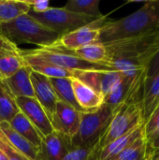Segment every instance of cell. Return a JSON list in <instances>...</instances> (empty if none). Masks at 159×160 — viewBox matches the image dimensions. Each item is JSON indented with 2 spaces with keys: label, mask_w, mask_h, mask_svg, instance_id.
I'll list each match as a JSON object with an SVG mask.
<instances>
[{
  "label": "cell",
  "mask_w": 159,
  "mask_h": 160,
  "mask_svg": "<svg viewBox=\"0 0 159 160\" xmlns=\"http://www.w3.org/2000/svg\"><path fill=\"white\" fill-rule=\"evenodd\" d=\"M107 68L119 71L132 81L145 82L147 68L159 50V30L104 44Z\"/></svg>",
  "instance_id": "obj_1"
},
{
  "label": "cell",
  "mask_w": 159,
  "mask_h": 160,
  "mask_svg": "<svg viewBox=\"0 0 159 160\" xmlns=\"http://www.w3.org/2000/svg\"><path fill=\"white\" fill-rule=\"evenodd\" d=\"M103 44L159 30V0L147 1L140 9L115 21H105L100 26Z\"/></svg>",
  "instance_id": "obj_2"
},
{
  "label": "cell",
  "mask_w": 159,
  "mask_h": 160,
  "mask_svg": "<svg viewBox=\"0 0 159 160\" xmlns=\"http://www.w3.org/2000/svg\"><path fill=\"white\" fill-rule=\"evenodd\" d=\"M0 33L17 46L34 44L37 48L54 43L59 35L44 26L29 13L22 15L10 22L1 23Z\"/></svg>",
  "instance_id": "obj_3"
},
{
  "label": "cell",
  "mask_w": 159,
  "mask_h": 160,
  "mask_svg": "<svg viewBox=\"0 0 159 160\" xmlns=\"http://www.w3.org/2000/svg\"><path fill=\"white\" fill-rule=\"evenodd\" d=\"M116 107L105 104L94 112H82L77 133L71 140L73 148H90L97 145L108 128Z\"/></svg>",
  "instance_id": "obj_4"
},
{
  "label": "cell",
  "mask_w": 159,
  "mask_h": 160,
  "mask_svg": "<svg viewBox=\"0 0 159 160\" xmlns=\"http://www.w3.org/2000/svg\"><path fill=\"white\" fill-rule=\"evenodd\" d=\"M143 126L142 100L127 101L116 107L112 119L97 143L98 150L111 142Z\"/></svg>",
  "instance_id": "obj_5"
},
{
  "label": "cell",
  "mask_w": 159,
  "mask_h": 160,
  "mask_svg": "<svg viewBox=\"0 0 159 160\" xmlns=\"http://www.w3.org/2000/svg\"><path fill=\"white\" fill-rule=\"evenodd\" d=\"M29 14L37 20L47 28L55 32L59 36H63L78 28L89 25L102 19H97L89 16L80 15L67 10L64 8H50L42 13H34L29 11ZM105 17V16H104Z\"/></svg>",
  "instance_id": "obj_6"
},
{
  "label": "cell",
  "mask_w": 159,
  "mask_h": 160,
  "mask_svg": "<svg viewBox=\"0 0 159 160\" xmlns=\"http://www.w3.org/2000/svg\"><path fill=\"white\" fill-rule=\"evenodd\" d=\"M30 52L35 55L50 62L52 65H55L65 69H68L70 71L104 68L80 59L75 54H73L72 52L66 51L63 48L57 46L55 43H52L46 47L31 49Z\"/></svg>",
  "instance_id": "obj_7"
},
{
  "label": "cell",
  "mask_w": 159,
  "mask_h": 160,
  "mask_svg": "<svg viewBox=\"0 0 159 160\" xmlns=\"http://www.w3.org/2000/svg\"><path fill=\"white\" fill-rule=\"evenodd\" d=\"M73 78H76L105 98L123 79V75L114 69L95 68L84 70H73Z\"/></svg>",
  "instance_id": "obj_8"
},
{
  "label": "cell",
  "mask_w": 159,
  "mask_h": 160,
  "mask_svg": "<svg viewBox=\"0 0 159 160\" xmlns=\"http://www.w3.org/2000/svg\"><path fill=\"white\" fill-rule=\"evenodd\" d=\"M106 18L107 16L95 22L92 24L78 28L67 34L60 36L54 43L66 51L73 52L86 45L100 42L99 26L106 21Z\"/></svg>",
  "instance_id": "obj_9"
},
{
  "label": "cell",
  "mask_w": 159,
  "mask_h": 160,
  "mask_svg": "<svg viewBox=\"0 0 159 160\" xmlns=\"http://www.w3.org/2000/svg\"><path fill=\"white\" fill-rule=\"evenodd\" d=\"M81 116V112L58 100L51 119L53 131H56L72 140L78 131Z\"/></svg>",
  "instance_id": "obj_10"
},
{
  "label": "cell",
  "mask_w": 159,
  "mask_h": 160,
  "mask_svg": "<svg viewBox=\"0 0 159 160\" xmlns=\"http://www.w3.org/2000/svg\"><path fill=\"white\" fill-rule=\"evenodd\" d=\"M16 102L20 112L34 125L43 138L53 131L51 120L35 98H18Z\"/></svg>",
  "instance_id": "obj_11"
},
{
  "label": "cell",
  "mask_w": 159,
  "mask_h": 160,
  "mask_svg": "<svg viewBox=\"0 0 159 160\" xmlns=\"http://www.w3.org/2000/svg\"><path fill=\"white\" fill-rule=\"evenodd\" d=\"M72 149L71 140L56 131L42 138L37 150V160H61Z\"/></svg>",
  "instance_id": "obj_12"
},
{
  "label": "cell",
  "mask_w": 159,
  "mask_h": 160,
  "mask_svg": "<svg viewBox=\"0 0 159 160\" xmlns=\"http://www.w3.org/2000/svg\"><path fill=\"white\" fill-rule=\"evenodd\" d=\"M30 78L34 89L35 98L44 109L46 114L51 120L54 112L58 98L51 83L50 78L41 75L39 73L34 72L32 70H31Z\"/></svg>",
  "instance_id": "obj_13"
},
{
  "label": "cell",
  "mask_w": 159,
  "mask_h": 160,
  "mask_svg": "<svg viewBox=\"0 0 159 160\" xmlns=\"http://www.w3.org/2000/svg\"><path fill=\"white\" fill-rule=\"evenodd\" d=\"M24 66L21 49L0 34V75L7 79Z\"/></svg>",
  "instance_id": "obj_14"
},
{
  "label": "cell",
  "mask_w": 159,
  "mask_h": 160,
  "mask_svg": "<svg viewBox=\"0 0 159 160\" xmlns=\"http://www.w3.org/2000/svg\"><path fill=\"white\" fill-rule=\"evenodd\" d=\"M21 56L25 66L32 71L44 75L48 78H71L73 77L72 71L59 68L50 62L35 55L30 50H22Z\"/></svg>",
  "instance_id": "obj_15"
},
{
  "label": "cell",
  "mask_w": 159,
  "mask_h": 160,
  "mask_svg": "<svg viewBox=\"0 0 159 160\" xmlns=\"http://www.w3.org/2000/svg\"><path fill=\"white\" fill-rule=\"evenodd\" d=\"M71 81L76 101L82 112H97L104 105V98L96 90L76 78L72 77Z\"/></svg>",
  "instance_id": "obj_16"
},
{
  "label": "cell",
  "mask_w": 159,
  "mask_h": 160,
  "mask_svg": "<svg viewBox=\"0 0 159 160\" xmlns=\"http://www.w3.org/2000/svg\"><path fill=\"white\" fill-rule=\"evenodd\" d=\"M144 135L143 126L111 142L98 150L96 160H115L126 149Z\"/></svg>",
  "instance_id": "obj_17"
},
{
  "label": "cell",
  "mask_w": 159,
  "mask_h": 160,
  "mask_svg": "<svg viewBox=\"0 0 159 160\" xmlns=\"http://www.w3.org/2000/svg\"><path fill=\"white\" fill-rule=\"evenodd\" d=\"M30 74L31 69L24 65L10 77L3 79L4 83L15 98H35Z\"/></svg>",
  "instance_id": "obj_18"
},
{
  "label": "cell",
  "mask_w": 159,
  "mask_h": 160,
  "mask_svg": "<svg viewBox=\"0 0 159 160\" xmlns=\"http://www.w3.org/2000/svg\"><path fill=\"white\" fill-rule=\"evenodd\" d=\"M0 132L8 143L29 160H37V148L15 131L7 122H0Z\"/></svg>",
  "instance_id": "obj_19"
},
{
  "label": "cell",
  "mask_w": 159,
  "mask_h": 160,
  "mask_svg": "<svg viewBox=\"0 0 159 160\" xmlns=\"http://www.w3.org/2000/svg\"><path fill=\"white\" fill-rule=\"evenodd\" d=\"M142 107L144 124L159 107V74L154 78L145 79Z\"/></svg>",
  "instance_id": "obj_20"
},
{
  "label": "cell",
  "mask_w": 159,
  "mask_h": 160,
  "mask_svg": "<svg viewBox=\"0 0 159 160\" xmlns=\"http://www.w3.org/2000/svg\"><path fill=\"white\" fill-rule=\"evenodd\" d=\"M72 52L77 57L87 63L107 68V63L109 58L108 52L105 45L101 42H96L86 45L84 47L73 51Z\"/></svg>",
  "instance_id": "obj_21"
},
{
  "label": "cell",
  "mask_w": 159,
  "mask_h": 160,
  "mask_svg": "<svg viewBox=\"0 0 159 160\" xmlns=\"http://www.w3.org/2000/svg\"><path fill=\"white\" fill-rule=\"evenodd\" d=\"M8 124L15 131L38 149L43 137L23 113L19 112Z\"/></svg>",
  "instance_id": "obj_22"
},
{
  "label": "cell",
  "mask_w": 159,
  "mask_h": 160,
  "mask_svg": "<svg viewBox=\"0 0 159 160\" xmlns=\"http://www.w3.org/2000/svg\"><path fill=\"white\" fill-rule=\"evenodd\" d=\"M71 78H50V81L59 101H62L82 112L75 98Z\"/></svg>",
  "instance_id": "obj_23"
},
{
  "label": "cell",
  "mask_w": 159,
  "mask_h": 160,
  "mask_svg": "<svg viewBox=\"0 0 159 160\" xmlns=\"http://www.w3.org/2000/svg\"><path fill=\"white\" fill-rule=\"evenodd\" d=\"M30 6L27 0H0V23L10 22L28 14Z\"/></svg>",
  "instance_id": "obj_24"
},
{
  "label": "cell",
  "mask_w": 159,
  "mask_h": 160,
  "mask_svg": "<svg viewBox=\"0 0 159 160\" xmlns=\"http://www.w3.org/2000/svg\"><path fill=\"white\" fill-rule=\"evenodd\" d=\"M20 112L16 98L7 89L3 80L0 81V122L9 123Z\"/></svg>",
  "instance_id": "obj_25"
},
{
  "label": "cell",
  "mask_w": 159,
  "mask_h": 160,
  "mask_svg": "<svg viewBox=\"0 0 159 160\" xmlns=\"http://www.w3.org/2000/svg\"><path fill=\"white\" fill-rule=\"evenodd\" d=\"M99 0H70L63 8L76 14L100 19L105 15L99 10Z\"/></svg>",
  "instance_id": "obj_26"
},
{
  "label": "cell",
  "mask_w": 159,
  "mask_h": 160,
  "mask_svg": "<svg viewBox=\"0 0 159 160\" xmlns=\"http://www.w3.org/2000/svg\"><path fill=\"white\" fill-rule=\"evenodd\" d=\"M149 145L144 135L126 149L115 160H148Z\"/></svg>",
  "instance_id": "obj_27"
},
{
  "label": "cell",
  "mask_w": 159,
  "mask_h": 160,
  "mask_svg": "<svg viewBox=\"0 0 159 160\" xmlns=\"http://www.w3.org/2000/svg\"><path fill=\"white\" fill-rule=\"evenodd\" d=\"M143 132L148 144L159 135V107L143 124Z\"/></svg>",
  "instance_id": "obj_28"
},
{
  "label": "cell",
  "mask_w": 159,
  "mask_h": 160,
  "mask_svg": "<svg viewBox=\"0 0 159 160\" xmlns=\"http://www.w3.org/2000/svg\"><path fill=\"white\" fill-rule=\"evenodd\" d=\"M97 152V145L90 148H74L61 160H96Z\"/></svg>",
  "instance_id": "obj_29"
},
{
  "label": "cell",
  "mask_w": 159,
  "mask_h": 160,
  "mask_svg": "<svg viewBox=\"0 0 159 160\" xmlns=\"http://www.w3.org/2000/svg\"><path fill=\"white\" fill-rule=\"evenodd\" d=\"M0 153L5 160H29L25 156L12 147L0 132Z\"/></svg>",
  "instance_id": "obj_30"
},
{
  "label": "cell",
  "mask_w": 159,
  "mask_h": 160,
  "mask_svg": "<svg viewBox=\"0 0 159 160\" xmlns=\"http://www.w3.org/2000/svg\"><path fill=\"white\" fill-rule=\"evenodd\" d=\"M30 6V11L34 13H42L48 10L50 7V2L47 0H27Z\"/></svg>",
  "instance_id": "obj_31"
},
{
  "label": "cell",
  "mask_w": 159,
  "mask_h": 160,
  "mask_svg": "<svg viewBox=\"0 0 159 160\" xmlns=\"http://www.w3.org/2000/svg\"><path fill=\"white\" fill-rule=\"evenodd\" d=\"M157 74H159V50L156 53V55L154 56V58L152 59V61L147 68L146 79L154 78Z\"/></svg>",
  "instance_id": "obj_32"
},
{
  "label": "cell",
  "mask_w": 159,
  "mask_h": 160,
  "mask_svg": "<svg viewBox=\"0 0 159 160\" xmlns=\"http://www.w3.org/2000/svg\"><path fill=\"white\" fill-rule=\"evenodd\" d=\"M148 145H149V151H154V150L159 149V135L154 141H152Z\"/></svg>",
  "instance_id": "obj_33"
},
{
  "label": "cell",
  "mask_w": 159,
  "mask_h": 160,
  "mask_svg": "<svg viewBox=\"0 0 159 160\" xmlns=\"http://www.w3.org/2000/svg\"><path fill=\"white\" fill-rule=\"evenodd\" d=\"M148 160H159V154L157 155H152V156H149V158Z\"/></svg>",
  "instance_id": "obj_34"
},
{
  "label": "cell",
  "mask_w": 159,
  "mask_h": 160,
  "mask_svg": "<svg viewBox=\"0 0 159 160\" xmlns=\"http://www.w3.org/2000/svg\"><path fill=\"white\" fill-rule=\"evenodd\" d=\"M157 154H159V149H157V150H154V151H149V156L157 155Z\"/></svg>",
  "instance_id": "obj_35"
},
{
  "label": "cell",
  "mask_w": 159,
  "mask_h": 160,
  "mask_svg": "<svg viewBox=\"0 0 159 160\" xmlns=\"http://www.w3.org/2000/svg\"><path fill=\"white\" fill-rule=\"evenodd\" d=\"M0 160H5V158H4V157H3V155L0 153Z\"/></svg>",
  "instance_id": "obj_36"
},
{
  "label": "cell",
  "mask_w": 159,
  "mask_h": 160,
  "mask_svg": "<svg viewBox=\"0 0 159 160\" xmlns=\"http://www.w3.org/2000/svg\"><path fill=\"white\" fill-rule=\"evenodd\" d=\"M2 80V77H1V75H0V81Z\"/></svg>",
  "instance_id": "obj_37"
},
{
  "label": "cell",
  "mask_w": 159,
  "mask_h": 160,
  "mask_svg": "<svg viewBox=\"0 0 159 160\" xmlns=\"http://www.w3.org/2000/svg\"><path fill=\"white\" fill-rule=\"evenodd\" d=\"M0 25H1V23H0ZM0 34H1V33H0Z\"/></svg>",
  "instance_id": "obj_38"
}]
</instances>
